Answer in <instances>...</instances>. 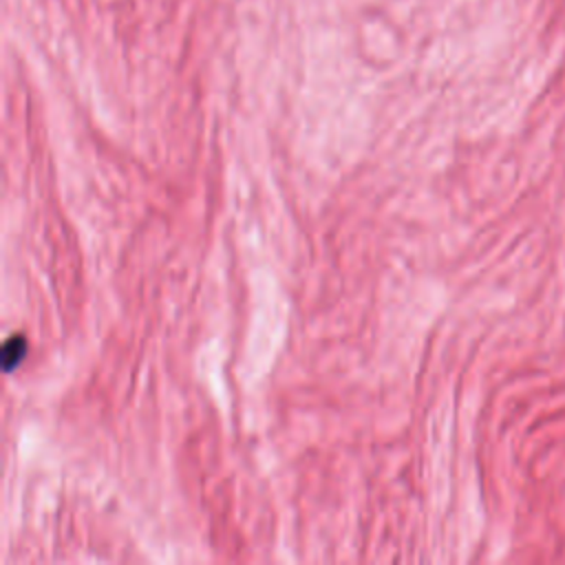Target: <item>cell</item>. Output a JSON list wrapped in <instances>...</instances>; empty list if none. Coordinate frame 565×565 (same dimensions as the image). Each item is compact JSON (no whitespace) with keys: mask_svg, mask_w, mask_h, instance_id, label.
<instances>
[{"mask_svg":"<svg viewBox=\"0 0 565 565\" xmlns=\"http://www.w3.org/2000/svg\"><path fill=\"white\" fill-rule=\"evenodd\" d=\"M26 355V340L22 333H13L4 344H2V369L11 373L15 366L22 364Z\"/></svg>","mask_w":565,"mask_h":565,"instance_id":"obj_1","label":"cell"}]
</instances>
